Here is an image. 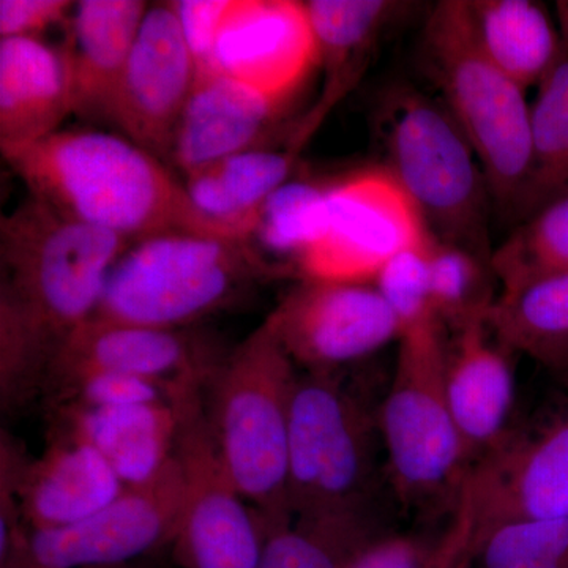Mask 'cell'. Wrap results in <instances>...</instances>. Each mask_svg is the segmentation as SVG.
Instances as JSON below:
<instances>
[{
    "label": "cell",
    "instance_id": "1",
    "mask_svg": "<svg viewBox=\"0 0 568 568\" xmlns=\"http://www.w3.org/2000/svg\"><path fill=\"white\" fill-rule=\"evenodd\" d=\"M3 159L29 194L132 245L168 234L248 242L201 212L185 183L125 136L70 130Z\"/></svg>",
    "mask_w": 568,
    "mask_h": 568
},
{
    "label": "cell",
    "instance_id": "2",
    "mask_svg": "<svg viewBox=\"0 0 568 568\" xmlns=\"http://www.w3.org/2000/svg\"><path fill=\"white\" fill-rule=\"evenodd\" d=\"M130 242L29 194L0 223V321L44 353L95 315L112 268Z\"/></svg>",
    "mask_w": 568,
    "mask_h": 568
},
{
    "label": "cell",
    "instance_id": "3",
    "mask_svg": "<svg viewBox=\"0 0 568 568\" xmlns=\"http://www.w3.org/2000/svg\"><path fill=\"white\" fill-rule=\"evenodd\" d=\"M420 44L426 73L476 152L493 205L515 219L530 163L526 91L481 48L467 0L437 2Z\"/></svg>",
    "mask_w": 568,
    "mask_h": 568
},
{
    "label": "cell",
    "instance_id": "4",
    "mask_svg": "<svg viewBox=\"0 0 568 568\" xmlns=\"http://www.w3.org/2000/svg\"><path fill=\"white\" fill-rule=\"evenodd\" d=\"M297 366L265 320L216 366L205 416L227 473L271 530L290 521L287 454Z\"/></svg>",
    "mask_w": 568,
    "mask_h": 568
},
{
    "label": "cell",
    "instance_id": "5",
    "mask_svg": "<svg viewBox=\"0 0 568 568\" xmlns=\"http://www.w3.org/2000/svg\"><path fill=\"white\" fill-rule=\"evenodd\" d=\"M379 108L384 166L416 204L428 233L491 261L487 179L446 106L414 85L399 84Z\"/></svg>",
    "mask_w": 568,
    "mask_h": 568
},
{
    "label": "cell",
    "instance_id": "6",
    "mask_svg": "<svg viewBox=\"0 0 568 568\" xmlns=\"http://www.w3.org/2000/svg\"><path fill=\"white\" fill-rule=\"evenodd\" d=\"M278 272L248 242L168 234L130 245L112 268L95 315L112 323L185 331Z\"/></svg>",
    "mask_w": 568,
    "mask_h": 568
},
{
    "label": "cell",
    "instance_id": "7",
    "mask_svg": "<svg viewBox=\"0 0 568 568\" xmlns=\"http://www.w3.org/2000/svg\"><path fill=\"white\" fill-rule=\"evenodd\" d=\"M448 339L439 321L399 335L394 377L377 417L388 477L407 506L446 497L455 506L470 465L448 403Z\"/></svg>",
    "mask_w": 568,
    "mask_h": 568
},
{
    "label": "cell",
    "instance_id": "8",
    "mask_svg": "<svg viewBox=\"0 0 568 568\" xmlns=\"http://www.w3.org/2000/svg\"><path fill=\"white\" fill-rule=\"evenodd\" d=\"M375 418L334 375H298L291 407V517L366 510L375 481Z\"/></svg>",
    "mask_w": 568,
    "mask_h": 568
},
{
    "label": "cell",
    "instance_id": "9",
    "mask_svg": "<svg viewBox=\"0 0 568 568\" xmlns=\"http://www.w3.org/2000/svg\"><path fill=\"white\" fill-rule=\"evenodd\" d=\"M183 504L173 540L182 568H257L271 526L235 488L205 416L203 387L178 399Z\"/></svg>",
    "mask_w": 568,
    "mask_h": 568
},
{
    "label": "cell",
    "instance_id": "10",
    "mask_svg": "<svg viewBox=\"0 0 568 568\" xmlns=\"http://www.w3.org/2000/svg\"><path fill=\"white\" fill-rule=\"evenodd\" d=\"M424 219L384 164L328 183L323 216L297 264L298 278L375 283L399 253L428 241Z\"/></svg>",
    "mask_w": 568,
    "mask_h": 568
},
{
    "label": "cell",
    "instance_id": "11",
    "mask_svg": "<svg viewBox=\"0 0 568 568\" xmlns=\"http://www.w3.org/2000/svg\"><path fill=\"white\" fill-rule=\"evenodd\" d=\"M568 517V413L537 433L504 436L467 469L454 519L474 552L496 529Z\"/></svg>",
    "mask_w": 568,
    "mask_h": 568
},
{
    "label": "cell",
    "instance_id": "12",
    "mask_svg": "<svg viewBox=\"0 0 568 568\" xmlns=\"http://www.w3.org/2000/svg\"><path fill=\"white\" fill-rule=\"evenodd\" d=\"M183 476L175 454L144 484L74 525L28 530L17 568H118L173 544L181 519Z\"/></svg>",
    "mask_w": 568,
    "mask_h": 568
},
{
    "label": "cell",
    "instance_id": "13",
    "mask_svg": "<svg viewBox=\"0 0 568 568\" xmlns=\"http://www.w3.org/2000/svg\"><path fill=\"white\" fill-rule=\"evenodd\" d=\"M267 321L295 366L321 375H334L399 338L375 283L301 278Z\"/></svg>",
    "mask_w": 568,
    "mask_h": 568
},
{
    "label": "cell",
    "instance_id": "14",
    "mask_svg": "<svg viewBox=\"0 0 568 568\" xmlns=\"http://www.w3.org/2000/svg\"><path fill=\"white\" fill-rule=\"evenodd\" d=\"M196 65L173 2L149 7L108 122L162 162L171 160Z\"/></svg>",
    "mask_w": 568,
    "mask_h": 568
},
{
    "label": "cell",
    "instance_id": "15",
    "mask_svg": "<svg viewBox=\"0 0 568 568\" xmlns=\"http://www.w3.org/2000/svg\"><path fill=\"white\" fill-rule=\"evenodd\" d=\"M213 67L280 106H290L317 70L306 3L230 0L216 33Z\"/></svg>",
    "mask_w": 568,
    "mask_h": 568
},
{
    "label": "cell",
    "instance_id": "16",
    "mask_svg": "<svg viewBox=\"0 0 568 568\" xmlns=\"http://www.w3.org/2000/svg\"><path fill=\"white\" fill-rule=\"evenodd\" d=\"M219 365L185 331L112 323L92 316L55 347L43 390L47 388L54 399L78 381L97 375L207 384Z\"/></svg>",
    "mask_w": 568,
    "mask_h": 568
},
{
    "label": "cell",
    "instance_id": "17",
    "mask_svg": "<svg viewBox=\"0 0 568 568\" xmlns=\"http://www.w3.org/2000/svg\"><path fill=\"white\" fill-rule=\"evenodd\" d=\"M305 3L316 37L323 89L287 140L286 149L297 156L331 112L362 81L384 33L410 7L409 2L396 0H308Z\"/></svg>",
    "mask_w": 568,
    "mask_h": 568
},
{
    "label": "cell",
    "instance_id": "18",
    "mask_svg": "<svg viewBox=\"0 0 568 568\" xmlns=\"http://www.w3.org/2000/svg\"><path fill=\"white\" fill-rule=\"evenodd\" d=\"M9 465L21 517L31 530L59 529L110 506L125 485L106 459L88 444L59 433L31 465L20 466L10 448Z\"/></svg>",
    "mask_w": 568,
    "mask_h": 568
},
{
    "label": "cell",
    "instance_id": "19",
    "mask_svg": "<svg viewBox=\"0 0 568 568\" xmlns=\"http://www.w3.org/2000/svg\"><path fill=\"white\" fill-rule=\"evenodd\" d=\"M510 353L488 323L470 325L448 339V403L470 465L506 436L515 398Z\"/></svg>",
    "mask_w": 568,
    "mask_h": 568
},
{
    "label": "cell",
    "instance_id": "20",
    "mask_svg": "<svg viewBox=\"0 0 568 568\" xmlns=\"http://www.w3.org/2000/svg\"><path fill=\"white\" fill-rule=\"evenodd\" d=\"M73 112L65 52L40 39L0 40V149L24 151L58 132Z\"/></svg>",
    "mask_w": 568,
    "mask_h": 568
},
{
    "label": "cell",
    "instance_id": "21",
    "mask_svg": "<svg viewBox=\"0 0 568 568\" xmlns=\"http://www.w3.org/2000/svg\"><path fill=\"white\" fill-rule=\"evenodd\" d=\"M286 108L223 73L196 77L175 136L173 162L183 174L252 149Z\"/></svg>",
    "mask_w": 568,
    "mask_h": 568
},
{
    "label": "cell",
    "instance_id": "22",
    "mask_svg": "<svg viewBox=\"0 0 568 568\" xmlns=\"http://www.w3.org/2000/svg\"><path fill=\"white\" fill-rule=\"evenodd\" d=\"M149 6L141 0H82L70 17L65 52L73 112L108 122L112 100Z\"/></svg>",
    "mask_w": 568,
    "mask_h": 568
},
{
    "label": "cell",
    "instance_id": "23",
    "mask_svg": "<svg viewBox=\"0 0 568 568\" xmlns=\"http://www.w3.org/2000/svg\"><path fill=\"white\" fill-rule=\"evenodd\" d=\"M178 403V402H175ZM58 407L62 435L95 448L123 485L144 484L174 457L178 405Z\"/></svg>",
    "mask_w": 568,
    "mask_h": 568
},
{
    "label": "cell",
    "instance_id": "24",
    "mask_svg": "<svg viewBox=\"0 0 568 568\" xmlns=\"http://www.w3.org/2000/svg\"><path fill=\"white\" fill-rule=\"evenodd\" d=\"M481 48L523 91L538 88L567 52L559 26L532 0H467Z\"/></svg>",
    "mask_w": 568,
    "mask_h": 568
},
{
    "label": "cell",
    "instance_id": "25",
    "mask_svg": "<svg viewBox=\"0 0 568 568\" xmlns=\"http://www.w3.org/2000/svg\"><path fill=\"white\" fill-rule=\"evenodd\" d=\"M298 156L290 149H252L190 171L185 189L201 212L252 239L261 209L291 181Z\"/></svg>",
    "mask_w": 568,
    "mask_h": 568
},
{
    "label": "cell",
    "instance_id": "26",
    "mask_svg": "<svg viewBox=\"0 0 568 568\" xmlns=\"http://www.w3.org/2000/svg\"><path fill=\"white\" fill-rule=\"evenodd\" d=\"M488 325L514 353L568 372V271L500 287Z\"/></svg>",
    "mask_w": 568,
    "mask_h": 568
},
{
    "label": "cell",
    "instance_id": "27",
    "mask_svg": "<svg viewBox=\"0 0 568 568\" xmlns=\"http://www.w3.org/2000/svg\"><path fill=\"white\" fill-rule=\"evenodd\" d=\"M568 193V50L530 104V163L514 222Z\"/></svg>",
    "mask_w": 568,
    "mask_h": 568
},
{
    "label": "cell",
    "instance_id": "28",
    "mask_svg": "<svg viewBox=\"0 0 568 568\" xmlns=\"http://www.w3.org/2000/svg\"><path fill=\"white\" fill-rule=\"evenodd\" d=\"M375 538L366 510L294 517L268 532L257 568H347Z\"/></svg>",
    "mask_w": 568,
    "mask_h": 568
},
{
    "label": "cell",
    "instance_id": "29",
    "mask_svg": "<svg viewBox=\"0 0 568 568\" xmlns=\"http://www.w3.org/2000/svg\"><path fill=\"white\" fill-rule=\"evenodd\" d=\"M429 284L433 305L448 334L488 323L500 293L491 261L429 234Z\"/></svg>",
    "mask_w": 568,
    "mask_h": 568
},
{
    "label": "cell",
    "instance_id": "30",
    "mask_svg": "<svg viewBox=\"0 0 568 568\" xmlns=\"http://www.w3.org/2000/svg\"><path fill=\"white\" fill-rule=\"evenodd\" d=\"M328 183L287 181L263 205L250 245L271 267L274 265L268 260H280L286 271L291 267L297 272L298 261L320 226Z\"/></svg>",
    "mask_w": 568,
    "mask_h": 568
},
{
    "label": "cell",
    "instance_id": "31",
    "mask_svg": "<svg viewBox=\"0 0 568 568\" xmlns=\"http://www.w3.org/2000/svg\"><path fill=\"white\" fill-rule=\"evenodd\" d=\"M500 287L568 271V193L518 223L491 256Z\"/></svg>",
    "mask_w": 568,
    "mask_h": 568
},
{
    "label": "cell",
    "instance_id": "32",
    "mask_svg": "<svg viewBox=\"0 0 568 568\" xmlns=\"http://www.w3.org/2000/svg\"><path fill=\"white\" fill-rule=\"evenodd\" d=\"M484 568H568V517L496 529L478 548Z\"/></svg>",
    "mask_w": 568,
    "mask_h": 568
},
{
    "label": "cell",
    "instance_id": "33",
    "mask_svg": "<svg viewBox=\"0 0 568 568\" xmlns=\"http://www.w3.org/2000/svg\"><path fill=\"white\" fill-rule=\"evenodd\" d=\"M474 558L469 534L454 519L436 541L413 536L376 537L347 568H467Z\"/></svg>",
    "mask_w": 568,
    "mask_h": 568
},
{
    "label": "cell",
    "instance_id": "34",
    "mask_svg": "<svg viewBox=\"0 0 568 568\" xmlns=\"http://www.w3.org/2000/svg\"><path fill=\"white\" fill-rule=\"evenodd\" d=\"M429 241V237H428ZM399 253L381 271L375 284L390 306L398 323L399 335L410 328L439 321L433 305L426 245ZM440 323V321H439Z\"/></svg>",
    "mask_w": 568,
    "mask_h": 568
},
{
    "label": "cell",
    "instance_id": "35",
    "mask_svg": "<svg viewBox=\"0 0 568 568\" xmlns=\"http://www.w3.org/2000/svg\"><path fill=\"white\" fill-rule=\"evenodd\" d=\"M201 383H166L149 377L97 375L78 381L52 402L58 407H122L138 405H174L189 388Z\"/></svg>",
    "mask_w": 568,
    "mask_h": 568
},
{
    "label": "cell",
    "instance_id": "36",
    "mask_svg": "<svg viewBox=\"0 0 568 568\" xmlns=\"http://www.w3.org/2000/svg\"><path fill=\"white\" fill-rule=\"evenodd\" d=\"M173 6L193 54L196 77L216 73L213 50L230 0H179Z\"/></svg>",
    "mask_w": 568,
    "mask_h": 568
},
{
    "label": "cell",
    "instance_id": "37",
    "mask_svg": "<svg viewBox=\"0 0 568 568\" xmlns=\"http://www.w3.org/2000/svg\"><path fill=\"white\" fill-rule=\"evenodd\" d=\"M73 9L69 0H0V40H41V33L70 20Z\"/></svg>",
    "mask_w": 568,
    "mask_h": 568
},
{
    "label": "cell",
    "instance_id": "38",
    "mask_svg": "<svg viewBox=\"0 0 568 568\" xmlns=\"http://www.w3.org/2000/svg\"><path fill=\"white\" fill-rule=\"evenodd\" d=\"M556 17H558L560 36L568 50V0L556 2Z\"/></svg>",
    "mask_w": 568,
    "mask_h": 568
}]
</instances>
